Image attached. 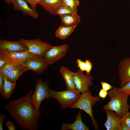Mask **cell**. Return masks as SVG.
<instances>
[{"label":"cell","mask_w":130,"mask_h":130,"mask_svg":"<svg viewBox=\"0 0 130 130\" xmlns=\"http://www.w3.org/2000/svg\"><path fill=\"white\" fill-rule=\"evenodd\" d=\"M11 3L15 10L21 11L23 15H27L35 19L38 18L37 10L30 7L25 0H12Z\"/></svg>","instance_id":"7c38bea8"},{"label":"cell","mask_w":130,"mask_h":130,"mask_svg":"<svg viewBox=\"0 0 130 130\" xmlns=\"http://www.w3.org/2000/svg\"><path fill=\"white\" fill-rule=\"evenodd\" d=\"M108 95L110 100L103 106V109L113 111L121 118L130 108L127 100L130 94L119 91L113 87L108 92Z\"/></svg>","instance_id":"7a4b0ae2"},{"label":"cell","mask_w":130,"mask_h":130,"mask_svg":"<svg viewBox=\"0 0 130 130\" xmlns=\"http://www.w3.org/2000/svg\"><path fill=\"white\" fill-rule=\"evenodd\" d=\"M85 71L86 74H90L93 66L92 63L89 60L87 59L85 61Z\"/></svg>","instance_id":"4316f807"},{"label":"cell","mask_w":130,"mask_h":130,"mask_svg":"<svg viewBox=\"0 0 130 130\" xmlns=\"http://www.w3.org/2000/svg\"><path fill=\"white\" fill-rule=\"evenodd\" d=\"M101 100V98L98 96H93L89 90L82 93L77 100L70 108L78 109L84 111L91 118L92 124L94 126L95 130H98V125L93 117L92 107L97 102H99Z\"/></svg>","instance_id":"3957f363"},{"label":"cell","mask_w":130,"mask_h":130,"mask_svg":"<svg viewBox=\"0 0 130 130\" xmlns=\"http://www.w3.org/2000/svg\"><path fill=\"white\" fill-rule=\"evenodd\" d=\"M6 125L9 130H16L13 123L10 121H8L6 123Z\"/></svg>","instance_id":"1f68e13d"},{"label":"cell","mask_w":130,"mask_h":130,"mask_svg":"<svg viewBox=\"0 0 130 130\" xmlns=\"http://www.w3.org/2000/svg\"><path fill=\"white\" fill-rule=\"evenodd\" d=\"M69 48L66 44L52 46L46 53L42 58L49 65L52 64L64 57Z\"/></svg>","instance_id":"52a82bcc"},{"label":"cell","mask_w":130,"mask_h":130,"mask_svg":"<svg viewBox=\"0 0 130 130\" xmlns=\"http://www.w3.org/2000/svg\"><path fill=\"white\" fill-rule=\"evenodd\" d=\"M28 69L21 65L17 66L16 68L6 76H4L8 80L14 82L16 81L20 75Z\"/></svg>","instance_id":"44dd1931"},{"label":"cell","mask_w":130,"mask_h":130,"mask_svg":"<svg viewBox=\"0 0 130 130\" xmlns=\"http://www.w3.org/2000/svg\"><path fill=\"white\" fill-rule=\"evenodd\" d=\"M118 72L121 87L130 82V57L125 58L120 61Z\"/></svg>","instance_id":"30bf717a"},{"label":"cell","mask_w":130,"mask_h":130,"mask_svg":"<svg viewBox=\"0 0 130 130\" xmlns=\"http://www.w3.org/2000/svg\"><path fill=\"white\" fill-rule=\"evenodd\" d=\"M79 3L78 0H67L64 4L72 9L77 10Z\"/></svg>","instance_id":"d4e9b609"},{"label":"cell","mask_w":130,"mask_h":130,"mask_svg":"<svg viewBox=\"0 0 130 130\" xmlns=\"http://www.w3.org/2000/svg\"><path fill=\"white\" fill-rule=\"evenodd\" d=\"M26 2H28L29 3L30 0H25Z\"/></svg>","instance_id":"f35d334b"},{"label":"cell","mask_w":130,"mask_h":130,"mask_svg":"<svg viewBox=\"0 0 130 130\" xmlns=\"http://www.w3.org/2000/svg\"><path fill=\"white\" fill-rule=\"evenodd\" d=\"M63 3H64L67 0H62Z\"/></svg>","instance_id":"74e56055"},{"label":"cell","mask_w":130,"mask_h":130,"mask_svg":"<svg viewBox=\"0 0 130 130\" xmlns=\"http://www.w3.org/2000/svg\"><path fill=\"white\" fill-rule=\"evenodd\" d=\"M61 25L65 26H77L80 21V17L77 14H66L60 15Z\"/></svg>","instance_id":"ac0fdd59"},{"label":"cell","mask_w":130,"mask_h":130,"mask_svg":"<svg viewBox=\"0 0 130 130\" xmlns=\"http://www.w3.org/2000/svg\"><path fill=\"white\" fill-rule=\"evenodd\" d=\"M28 49L20 39L13 41L1 39L0 40V50L7 52H22Z\"/></svg>","instance_id":"8fae6325"},{"label":"cell","mask_w":130,"mask_h":130,"mask_svg":"<svg viewBox=\"0 0 130 130\" xmlns=\"http://www.w3.org/2000/svg\"><path fill=\"white\" fill-rule=\"evenodd\" d=\"M42 0H30L29 4L31 6V7L35 10H36V6L37 4Z\"/></svg>","instance_id":"d6a6232c"},{"label":"cell","mask_w":130,"mask_h":130,"mask_svg":"<svg viewBox=\"0 0 130 130\" xmlns=\"http://www.w3.org/2000/svg\"><path fill=\"white\" fill-rule=\"evenodd\" d=\"M51 98L56 99L61 108L65 109L70 107L78 99L81 94L76 89L58 91L49 88Z\"/></svg>","instance_id":"277c9868"},{"label":"cell","mask_w":130,"mask_h":130,"mask_svg":"<svg viewBox=\"0 0 130 130\" xmlns=\"http://www.w3.org/2000/svg\"><path fill=\"white\" fill-rule=\"evenodd\" d=\"M76 62L77 64L78 67L79 68V69L82 72L85 71V62L80 59H77Z\"/></svg>","instance_id":"83f0119b"},{"label":"cell","mask_w":130,"mask_h":130,"mask_svg":"<svg viewBox=\"0 0 130 130\" xmlns=\"http://www.w3.org/2000/svg\"><path fill=\"white\" fill-rule=\"evenodd\" d=\"M105 110L106 112L107 120L104 126L107 130H120L121 118L113 111L108 109Z\"/></svg>","instance_id":"4fadbf2b"},{"label":"cell","mask_w":130,"mask_h":130,"mask_svg":"<svg viewBox=\"0 0 130 130\" xmlns=\"http://www.w3.org/2000/svg\"><path fill=\"white\" fill-rule=\"evenodd\" d=\"M20 65L38 74L43 73L49 65L42 58L37 55L29 58Z\"/></svg>","instance_id":"9c48e42d"},{"label":"cell","mask_w":130,"mask_h":130,"mask_svg":"<svg viewBox=\"0 0 130 130\" xmlns=\"http://www.w3.org/2000/svg\"><path fill=\"white\" fill-rule=\"evenodd\" d=\"M120 130H130L124 123L121 122Z\"/></svg>","instance_id":"d590c367"},{"label":"cell","mask_w":130,"mask_h":130,"mask_svg":"<svg viewBox=\"0 0 130 130\" xmlns=\"http://www.w3.org/2000/svg\"><path fill=\"white\" fill-rule=\"evenodd\" d=\"M118 90L130 94V82L121 88H117Z\"/></svg>","instance_id":"f546056e"},{"label":"cell","mask_w":130,"mask_h":130,"mask_svg":"<svg viewBox=\"0 0 130 130\" xmlns=\"http://www.w3.org/2000/svg\"><path fill=\"white\" fill-rule=\"evenodd\" d=\"M63 3L62 0H42L38 4L50 13L55 14L58 8Z\"/></svg>","instance_id":"e0dca14e"},{"label":"cell","mask_w":130,"mask_h":130,"mask_svg":"<svg viewBox=\"0 0 130 130\" xmlns=\"http://www.w3.org/2000/svg\"><path fill=\"white\" fill-rule=\"evenodd\" d=\"M6 116L4 114H0V130H3V124L4 120L6 117Z\"/></svg>","instance_id":"e575fe53"},{"label":"cell","mask_w":130,"mask_h":130,"mask_svg":"<svg viewBox=\"0 0 130 130\" xmlns=\"http://www.w3.org/2000/svg\"><path fill=\"white\" fill-rule=\"evenodd\" d=\"M17 65L12 62H8L0 67V72L5 76L14 70Z\"/></svg>","instance_id":"7402d4cb"},{"label":"cell","mask_w":130,"mask_h":130,"mask_svg":"<svg viewBox=\"0 0 130 130\" xmlns=\"http://www.w3.org/2000/svg\"><path fill=\"white\" fill-rule=\"evenodd\" d=\"M93 77L90 74H84L79 69L75 72L74 83L75 88L79 93H84L89 90L90 86L93 85Z\"/></svg>","instance_id":"ba28073f"},{"label":"cell","mask_w":130,"mask_h":130,"mask_svg":"<svg viewBox=\"0 0 130 130\" xmlns=\"http://www.w3.org/2000/svg\"><path fill=\"white\" fill-rule=\"evenodd\" d=\"M108 93L107 91L101 88L99 92L98 96L101 98L104 99L108 95Z\"/></svg>","instance_id":"4dcf8cb0"},{"label":"cell","mask_w":130,"mask_h":130,"mask_svg":"<svg viewBox=\"0 0 130 130\" xmlns=\"http://www.w3.org/2000/svg\"><path fill=\"white\" fill-rule=\"evenodd\" d=\"M59 71L65 83L66 89H76L74 83L75 72L64 66L61 67Z\"/></svg>","instance_id":"2e32d148"},{"label":"cell","mask_w":130,"mask_h":130,"mask_svg":"<svg viewBox=\"0 0 130 130\" xmlns=\"http://www.w3.org/2000/svg\"><path fill=\"white\" fill-rule=\"evenodd\" d=\"M100 83L102 87V88L107 91L111 89L113 87L112 85L104 81L100 82Z\"/></svg>","instance_id":"f1b7e54d"},{"label":"cell","mask_w":130,"mask_h":130,"mask_svg":"<svg viewBox=\"0 0 130 130\" xmlns=\"http://www.w3.org/2000/svg\"><path fill=\"white\" fill-rule=\"evenodd\" d=\"M76 26H65L61 25L56 31L55 35L61 39H64L74 31Z\"/></svg>","instance_id":"ffe728a7"},{"label":"cell","mask_w":130,"mask_h":130,"mask_svg":"<svg viewBox=\"0 0 130 130\" xmlns=\"http://www.w3.org/2000/svg\"><path fill=\"white\" fill-rule=\"evenodd\" d=\"M10 61L8 52L0 50V67L6 62Z\"/></svg>","instance_id":"cb8c5ba5"},{"label":"cell","mask_w":130,"mask_h":130,"mask_svg":"<svg viewBox=\"0 0 130 130\" xmlns=\"http://www.w3.org/2000/svg\"><path fill=\"white\" fill-rule=\"evenodd\" d=\"M49 83L48 81H42L41 79L37 80L36 83L35 90L31 97V101L34 109L40 110L42 101L45 99L50 98L49 91Z\"/></svg>","instance_id":"5b68a950"},{"label":"cell","mask_w":130,"mask_h":130,"mask_svg":"<svg viewBox=\"0 0 130 130\" xmlns=\"http://www.w3.org/2000/svg\"><path fill=\"white\" fill-rule=\"evenodd\" d=\"M6 4H9L11 3L12 0H4Z\"/></svg>","instance_id":"8d00e7d4"},{"label":"cell","mask_w":130,"mask_h":130,"mask_svg":"<svg viewBox=\"0 0 130 130\" xmlns=\"http://www.w3.org/2000/svg\"><path fill=\"white\" fill-rule=\"evenodd\" d=\"M20 40L30 52L42 58L46 52L52 46L50 43L45 42L38 38L32 39L21 38Z\"/></svg>","instance_id":"8992f818"},{"label":"cell","mask_w":130,"mask_h":130,"mask_svg":"<svg viewBox=\"0 0 130 130\" xmlns=\"http://www.w3.org/2000/svg\"><path fill=\"white\" fill-rule=\"evenodd\" d=\"M4 75L0 72V92L1 95H3V88L4 84Z\"/></svg>","instance_id":"836d02e7"},{"label":"cell","mask_w":130,"mask_h":130,"mask_svg":"<svg viewBox=\"0 0 130 130\" xmlns=\"http://www.w3.org/2000/svg\"><path fill=\"white\" fill-rule=\"evenodd\" d=\"M32 90L27 94L15 100L10 101L4 108L21 128L24 130H36L41 112L36 110L32 105L31 97Z\"/></svg>","instance_id":"6da1fadb"},{"label":"cell","mask_w":130,"mask_h":130,"mask_svg":"<svg viewBox=\"0 0 130 130\" xmlns=\"http://www.w3.org/2000/svg\"><path fill=\"white\" fill-rule=\"evenodd\" d=\"M10 61L17 65H21L29 58L36 55L27 49L22 52H8Z\"/></svg>","instance_id":"5bb4252c"},{"label":"cell","mask_w":130,"mask_h":130,"mask_svg":"<svg viewBox=\"0 0 130 130\" xmlns=\"http://www.w3.org/2000/svg\"><path fill=\"white\" fill-rule=\"evenodd\" d=\"M77 13V10L72 9L63 3L57 9L55 14L60 15L66 14Z\"/></svg>","instance_id":"603a6c76"},{"label":"cell","mask_w":130,"mask_h":130,"mask_svg":"<svg viewBox=\"0 0 130 130\" xmlns=\"http://www.w3.org/2000/svg\"><path fill=\"white\" fill-rule=\"evenodd\" d=\"M81 114V112L79 111L76 120L74 123L72 124L65 123L63 124L61 127V130H89L88 127L83 122Z\"/></svg>","instance_id":"9a60e30c"},{"label":"cell","mask_w":130,"mask_h":130,"mask_svg":"<svg viewBox=\"0 0 130 130\" xmlns=\"http://www.w3.org/2000/svg\"><path fill=\"white\" fill-rule=\"evenodd\" d=\"M121 121L124 123L130 130V112L129 111L121 118Z\"/></svg>","instance_id":"484cf974"},{"label":"cell","mask_w":130,"mask_h":130,"mask_svg":"<svg viewBox=\"0 0 130 130\" xmlns=\"http://www.w3.org/2000/svg\"><path fill=\"white\" fill-rule=\"evenodd\" d=\"M16 84V83L7 79L4 76L3 95L2 96L4 98L6 99L9 98L13 93Z\"/></svg>","instance_id":"d6986e66"}]
</instances>
